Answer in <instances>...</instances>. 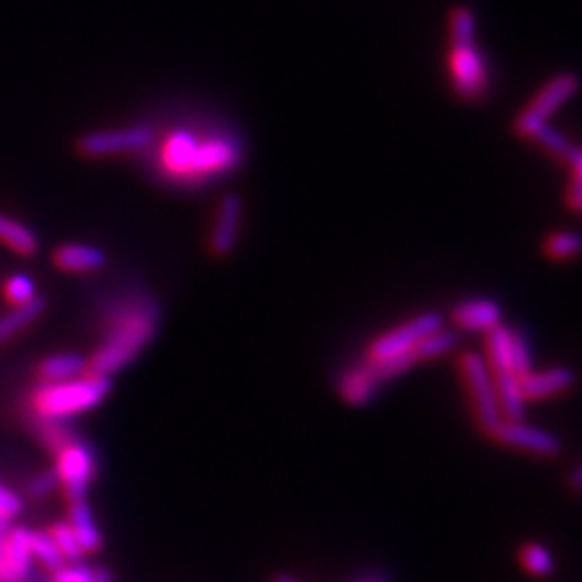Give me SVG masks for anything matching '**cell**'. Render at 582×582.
Instances as JSON below:
<instances>
[{
    "instance_id": "7402d4cb",
    "label": "cell",
    "mask_w": 582,
    "mask_h": 582,
    "mask_svg": "<svg viewBox=\"0 0 582 582\" xmlns=\"http://www.w3.org/2000/svg\"><path fill=\"white\" fill-rule=\"evenodd\" d=\"M520 563L522 568L537 579H548L554 574V557L541 543H525L520 548Z\"/></svg>"
},
{
    "instance_id": "d6986e66",
    "label": "cell",
    "mask_w": 582,
    "mask_h": 582,
    "mask_svg": "<svg viewBox=\"0 0 582 582\" xmlns=\"http://www.w3.org/2000/svg\"><path fill=\"white\" fill-rule=\"evenodd\" d=\"M0 242L7 244L20 255H35L40 248V240L33 229L4 214H0Z\"/></svg>"
},
{
    "instance_id": "1f68e13d",
    "label": "cell",
    "mask_w": 582,
    "mask_h": 582,
    "mask_svg": "<svg viewBox=\"0 0 582 582\" xmlns=\"http://www.w3.org/2000/svg\"><path fill=\"white\" fill-rule=\"evenodd\" d=\"M94 582H115V579H112V572L106 565H101L94 570Z\"/></svg>"
},
{
    "instance_id": "f1b7e54d",
    "label": "cell",
    "mask_w": 582,
    "mask_h": 582,
    "mask_svg": "<svg viewBox=\"0 0 582 582\" xmlns=\"http://www.w3.org/2000/svg\"><path fill=\"white\" fill-rule=\"evenodd\" d=\"M52 582H94V570L80 565V561L65 563L52 572Z\"/></svg>"
},
{
    "instance_id": "ba28073f",
    "label": "cell",
    "mask_w": 582,
    "mask_h": 582,
    "mask_svg": "<svg viewBox=\"0 0 582 582\" xmlns=\"http://www.w3.org/2000/svg\"><path fill=\"white\" fill-rule=\"evenodd\" d=\"M155 130L151 126H132L119 130H101L78 137L76 151L83 158H108L119 153L143 151L153 143Z\"/></svg>"
},
{
    "instance_id": "5bb4252c",
    "label": "cell",
    "mask_w": 582,
    "mask_h": 582,
    "mask_svg": "<svg viewBox=\"0 0 582 582\" xmlns=\"http://www.w3.org/2000/svg\"><path fill=\"white\" fill-rule=\"evenodd\" d=\"M382 387V382L378 380L371 363L367 358H363L360 363L347 367L340 378V395L341 399L349 406H365L369 403L378 390Z\"/></svg>"
},
{
    "instance_id": "836d02e7",
    "label": "cell",
    "mask_w": 582,
    "mask_h": 582,
    "mask_svg": "<svg viewBox=\"0 0 582 582\" xmlns=\"http://www.w3.org/2000/svg\"><path fill=\"white\" fill-rule=\"evenodd\" d=\"M272 582H302L300 579H295V576H290V574H277L274 579H272Z\"/></svg>"
},
{
    "instance_id": "7c38bea8",
    "label": "cell",
    "mask_w": 582,
    "mask_h": 582,
    "mask_svg": "<svg viewBox=\"0 0 582 582\" xmlns=\"http://www.w3.org/2000/svg\"><path fill=\"white\" fill-rule=\"evenodd\" d=\"M503 309L496 300L489 298H471L457 302L451 311V320L457 328L466 333H487L496 324H500Z\"/></svg>"
},
{
    "instance_id": "d4e9b609",
    "label": "cell",
    "mask_w": 582,
    "mask_h": 582,
    "mask_svg": "<svg viewBox=\"0 0 582 582\" xmlns=\"http://www.w3.org/2000/svg\"><path fill=\"white\" fill-rule=\"evenodd\" d=\"M48 534L50 537L54 539L56 548L61 550V554H63V559H65L67 563H76V561L83 559L85 552H83V548H80L76 535H74L72 527H69L67 522H54V525L50 527Z\"/></svg>"
},
{
    "instance_id": "484cf974",
    "label": "cell",
    "mask_w": 582,
    "mask_h": 582,
    "mask_svg": "<svg viewBox=\"0 0 582 582\" xmlns=\"http://www.w3.org/2000/svg\"><path fill=\"white\" fill-rule=\"evenodd\" d=\"M509 354H511V365L520 378L534 371V356H531V345L520 331H511V343H509Z\"/></svg>"
},
{
    "instance_id": "8fae6325",
    "label": "cell",
    "mask_w": 582,
    "mask_h": 582,
    "mask_svg": "<svg viewBox=\"0 0 582 582\" xmlns=\"http://www.w3.org/2000/svg\"><path fill=\"white\" fill-rule=\"evenodd\" d=\"M31 568L29 529L9 527L0 535V582H24L31 576Z\"/></svg>"
},
{
    "instance_id": "5b68a950",
    "label": "cell",
    "mask_w": 582,
    "mask_h": 582,
    "mask_svg": "<svg viewBox=\"0 0 582 582\" xmlns=\"http://www.w3.org/2000/svg\"><path fill=\"white\" fill-rule=\"evenodd\" d=\"M96 453L85 440L72 438L61 449H56L54 473L58 485L65 489L67 500L87 496L89 485L96 479Z\"/></svg>"
},
{
    "instance_id": "f546056e",
    "label": "cell",
    "mask_w": 582,
    "mask_h": 582,
    "mask_svg": "<svg viewBox=\"0 0 582 582\" xmlns=\"http://www.w3.org/2000/svg\"><path fill=\"white\" fill-rule=\"evenodd\" d=\"M56 485H58L56 473H54V468H50V471H42L40 475H35V477L31 479L29 492H31L35 498H44V496L50 494Z\"/></svg>"
},
{
    "instance_id": "4dcf8cb0",
    "label": "cell",
    "mask_w": 582,
    "mask_h": 582,
    "mask_svg": "<svg viewBox=\"0 0 582 582\" xmlns=\"http://www.w3.org/2000/svg\"><path fill=\"white\" fill-rule=\"evenodd\" d=\"M565 201L572 212H581L582 205V173H572V182L565 194Z\"/></svg>"
},
{
    "instance_id": "4fadbf2b",
    "label": "cell",
    "mask_w": 582,
    "mask_h": 582,
    "mask_svg": "<svg viewBox=\"0 0 582 582\" xmlns=\"http://www.w3.org/2000/svg\"><path fill=\"white\" fill-rule=\"evenodd\" d=\"M576 385V374L572 367H550L543 371H531L520 378V388L527 401L550 399L572 390Z\"/></svg>"
},
{
    "instance_id": "2e32d148",
    "label": "cell",
    "mask_w": 582,
    "mask_h": 582,
    "mask_svg": "<svg viewBox=\"0 0 582 582\" xmlns=\"http://www.w3.org/2000/svg\"><path fill=\"white\" fill-rule=\"evenodd\" d=\"M67 525L72 527V531L76 535L80 548L85 554H94L104 539H101V531L96 525V518H94V511L87 503V498H76V500H69V520Z\"/></svg>"
},
{
    "instance_id": "52a82bcc",
    "label": "cell",
    "mask_w": 582,
    "mask_h": 582,
    "mask_svg": "<svg viewBox=\"0 0 582 582\" xmlns=\"http://www.w3.org/2000/svg\"><path fill=\"white\" fill-rule=\"evenodd\" d=\"M440 326H442V315L438 311H425V313L390 328L385 335L376 337L371 341L365 356L382 360V358L408 354L419 345V341L425 340L432 331H436Z\"/></svg>"
},
{
    "instance_id": "d6a6232c",
    "label": "cell",
    "mask_w": 582,
    "mask_h": 582,
    "mask_svg": "<svg viewBox=\"0 0 582 582\" xmlns=\"http://www.w3.org/2000/svg\"><path fill=\"white\" fill-rule=\"evenodd\" d=\"M581 484H582V468L581 466H576V468L572 471V487H574V492H581Z\"/></svg>"
},
{
    "instance_id": "9c48e42d",
    "label": "cell",
    "mask_w": 582,
    "mask_h": 582,
    "mask_svg": "<svg viewBox=\"0 0 582 582\" xmlns=\"http://www.w3.org/2000/svg\"><path fill=\"white\" fill-rule=\"evenodd\" d=\"M489 436L503 446L518 449V451L531 453L537 457H557L563 449L561 438L554 436L552 432H546L541 428L529 425L522 419L520 421L503 419Z\"/></svg>"
},
{
    "instance_id": "ac0fdd59",
    "label": "cell",
    "mask_w": 582,
    "mask_h": 582,
    "mask_svg": "<svg viewBox=\"0 0 582 582\" xmlns=\"http://www.w3.org/2000/svg\"><path fill=\"white\" fill-rule=\"evenodd\" d=\"M46 309V300L35 295L31 302L18 304L13 311H9L7 315L0 317V343L15 337L18 333H22L26 326H31Z\"/></svg>"
},
{
    "instance_id": "277c9868",
    "label": "cell",
    "mask_w": 582,
    "mask_h": 582,
    "mask_svg": "<svg viewBox=\"0 0 582 582\" xmlns=\"http://www.w3.org/2000/svg\"><path fill=\"white\" fill-rule=\"evenodd\" d=\"M579 91V76L572 72L557 74L550 78L531 99V104L516 117L514 132L522 139H534L535 132L546 126L548 117L554 115L568 99Z\"/></svg>"
},
{
    "instance_id": "e575fe53",
    "label": "cell",
    "mask_w": 582,
    "mask_h": 582,
    "mask_svg": "<svg viewBox=\"0 0 582 582\" xmlns=\"http://www.w3.org/2000/svg\"><path fill=\"white\" fill-rule=\"evenodd\" d=\"M363 582H382V581H376V579H374V581H363Z\"/></svg>"
},
{
    "instance_id": "3957f363",
    "label": "cell",
    "mask_w": 582,
    "mask_h": 582,
    "mask_svg": "<svg viewBox=\"0 0 582 582\" xmlns=\"http://www.w3.org/2000/svg\"><path fill=\"white\" fill-rule=\"evenodd\" d=\"M460 376L464 380V387L468 390L475 423L484 434L489 436L496 430V425L503 421V410L498 403L494 378L485 363V356L473 349L464 352L460 358Z\"/></svg>"
},
{
    "instance_id": "e0dca14e",
    "label": "cell",
    "mask_w": 582,
    "mask_h": 582,
    "mask_svg": "<svg viewBox=\"0 0 582 582\" xmlns=\"http://www.w3.org/2000/svg\"><path fill=\"white\" fill-rule=\"evenodd\" d=\"M87 371H89V360L74 352L52 354L40 363V369H37L42 382H63V380L78 378Z\"/></svg>"
},
{
    "instance_id": "44dd1931",
    "label": "cell",
    "mask_w": 582,
    "mask_h": 582,
    "mask_svg": "<svg viewBox=\"0 0 582 582\" xmlns=\"http://www.w3.org/2000/svg\"><path fill=\"white\" fill-rule=\"evenodd\" d=\"M449 33H451V46H468L475 44L477 22L473 9L460 4L453 7L449 13Z\"/></svg>"
},
{
    "instance_id": "8992f818",
    "label": "cell",
    "mask_w": 582,
    "mask_h": 582,
    "mask_svg": "<svg viewBox=\"0 0 582 582\" xmlns=\"http://www.w3.org/2000/svg\"><path fill=\"white\" fill-rule=\"evenodd\" d=\"M449 76L455 96L464 101H482L489 89V76L484 54L475 44L451 46Z\"/></svg>"
},
{
    "instance_id": "9a60e30c",
    "label": "cell",
    "mask_w": 582,
    "mask_h": 582,
    "mask_svg": "<svg viewBox=\"0 0 582 582\" xmlns=\"http://www.w3.org/2000/svg\"><path fill=\"white\" fill-rule=\"evenodd\" d=\"M54 263L63 272L87 274L101 270L108 263V257L101 248L91 244H63L54 250Z\"/></svg>"
},
{
    "instance_id": "6da1fadb",
    "label": "cell",
    "mask_w": 582,
    "mask_h": 582,
    "mask_svg": "<svg viewBox=\"0 0 582 582\" xmlns=\"http://www.w3.org/2000/svg\"><path fill=\"white\" fill-rule=\"evenodd\" d=\"M160 322L158 304L146 295L119 300L106 320V333L89 360V371L112 376L128 367L153 340Z\"/></svg>"
},
{
    "instance_id": "30bf717a",
    "label": "cell",
    "mask_w": 582,
    "mask_h": 582,
    "mask_svg": "<svg viewBox=\"0 0 582 582\" xmlns=\"http://www.w3.org/2000/svg\"><path fill=\"white\" fill-rule=\"evenodd\" d=\"M242 196L236 193L223 194L207 238V248L216 259H225L236 250L242 229Z\"/></svg>"
},
{
    "instance_id": "ffe728a7",
    "label": "cell",
    "mask_w": 582,
    "mask_h": 582,
    "mask_svg": "<svg viewBox=\"0 0 582 582\" xmlns=\"http://www.w3.org/2000/svg\"><path fill=\"white\" fill-rule=\"evenodd\" d=\"M460 333L453 331V328H436L432 331L425 340L419 341V345L412 349L417 360L423 363V360H434V358H440L444 354H449L451 349H455L460 345Z\"/></svg>"
},
{
    "instance_id": "7a4b0ae2",
    "label": "cell",
    "mask_w": 582,
    "mask_h": 582,
    "mask_svg": "<svg viewBox=\"0 0 582 582\" xmlns=\"http://www.w3.org/2000/svg\"><path fill=\"white\" fill-rule=\"evenodd\" d=\"M112 390L110 376L87 371L63 382H44L31 395L33 414L40 421H65L99 406Z\"/></svg>"
},
{
    "instance_id": "83f0119b",
    "label": "cell",
    "mask_w": 582,
    "mask_h": 582,
    "mask_svg": "<svg viewBox=\"0 0 582 582\" xmlns=\"http://www.w3.org/2000/svg\"><path fill=\"white\" fill-rule=\"evenodd\" d=\"M20 511H22V498L13 489L0 484V529H7L13 522V518L20 516Z\"/></svg>"
},
{
    "instance_id": "4316f807",
    "label": "cell",
    "mask_w": 582,
    "mask_h": 582,
    "mask_svg": "<svg viewBox=\"0 0 582 582\" xmlns=\"http://www.w3.org/2000/svg\"><path fill=\"white\" fill-rule=\"evenodd\" d=\"M4 295L9 298V302H13L15 306L18 304H24V302H31L35 298V283L31 277L26 274H13L7 279L4 283Z\"/></svg>"
},
{
    "instance_id": "603a6c76",
    "label": "cell",
    "mask_w": 582,
    "mask_h": 582,
    "mask_svg": "<svg viewBox=\"0 0 582 582\" xmlns=\"http://www.w3.org/2000/svg\"><path fill=\"white\" fill-rule=\"evenodd\" d=\"M29 548H31L33 559H37L44 568H48L50 572H54L67 563L48 531H31L29 529Z\"/></svg>"
},
{
    "instance_id": "cb8c5ba5",
    "label": "cell",
    "mask_w": 582,
    "mask_h": 582,
    "mask_svg": "<svg viewBox=\"0 0 582 582\" xmlns=\"http://www.w3.org/2000/svg\"><path fill=\"white\" fill-rule=\"evenodd\" d=\"M581 252V238L574 231H557L543 240V255L552 261H570Z\"/></svg>"
}]
</instances>
